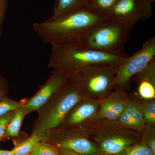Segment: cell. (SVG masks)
Returning a JSON list of instances; mask_svg holds the SVG:
<instances>
[{
	"mask_svg": "<svg viewBox=\"0 0 155 155\" xmlns=\"http://www.w3.org/2000/svg\"><path fill=\"white\" fill-rule=\"evenodd\" d=\"M140 107L146 124L155 126V101L154 99H147L139 97Z\"/></svg>",
	"mask_w": 155,
	"mask_h": 155,
	"instance_id": "e0dca14e",
	"label": "cell"
},
{
	"mask_svg": "<svg viewBox=\"0 0 155 155\" xmlns=\"http://www.w3.org/2000/svg\"><path fill=\"white\" fill-rule=\"evenodd\" d=\"M120 65H97L81 69L67 78L87 97L100 100L109 94Z\"/></svg>",
	"mask_w": 155,
	"mask_h": 155,
	"instance_id": "8992f818",
	"label": "cell"
},
{
	"mask_svg": "<svg viewBox=\"0 0 155 155\" xmlns=\"http://www.w3.org/2000/svg\"><path fill=\"white\" fill-rule=\"evenodd\" d=\"M137 97L138 95L136 92L129 94L125 109L117 120L118 123L123 127L134 130H135L133 118L134 106Z\"/></svg>",
	"mask_w": 155,
	"mask_h": 155,
	"instance_id": "9a60e30c",
	"label": "cell"
},
{
	"mask_svg": "<svg viewBox=\"0 0 155 155\" xmlns=\"http://www.w3.org/2000/svg\"><path fill=\"white\" fill-rule=\"evenodd\" d=\"M67 78L64 73L54 70L36 94L23 104L27 114L38 110L47 104L60 90L66 82Z\"/></svg>",
	"mask_w": 155,
	"mask_h": 155,
	"instance_id": "8fae6325",
	"label": "cell"
},
{
	"mask_svg": "<svg viewBox=\"0 0 155 155\" xmlns=\"http://www.w3.org/2000/svg\"><path fill=\"white\" fill-rule=\"evenodd\" d=\"M153 4L148 0H118L108 14L112 19L134 25L152 16Z\"/></svg>",
	"mask_w": 155,
	"mask_h": 155,
	"instance_id": "9c48e42d",
	"label": "cell"
},
{
	"mask_svg": "<svg viewBox=\"0 0 155 155\" xmlns=\"http://www.w3.org/2000/svg\"><path fill=\"white\" fill-rule=\"evenodd\" d=\"M41 141L38 136L32 134L30 137L15 147L12 151L14 155H29L37 143Z\"/></svg>",
	"mask_w": 155,
	"mask_h": 155,
	"instance_id": "ac0fdd59",
	"label": "cell"
},
{
	"mask_svg": "<svg viewBox=\"0 0 155 155\" xmlns=\"http://www.w3.org/2000/svg\"><path fill=\"white\" fill-rule=\"evenodd\" d=\"M149 1H150V2H152L153 3H154V2H155V0H148Z\"/></svg>",
	"mask_w": 155,
	"mask_h": 155,
	"instance_id": "f1b7e54d",
	"label": "cell"
},
{
	"mask_svg": "<svg viewBox=\"0 0 155 155\" xmlns=\"http://www.w3.org/2000/svg\"><path fill=\"white\" fill-rule=\"evenodd\" d=\"M110 17L91 8L80 9L65 15L35 22L34 31L45 43L53 45L77 44L87 29Z\"/></svg>",
	"mask_w": 155,
	"mask_h": 155,
	"instance_id": "6da1fadb",
	"label": "cell"
},
{
	"mask_svg": "<svg viewBox=\"0 0 155 155\" xmlns=\"http://www.w3.org/2000/svg\"><path fill=\"white\" fill-rule=\"evenodd\" d=\"M54 1V8L51 18H56L80 9L91 8L93 0Z\"/></svg>",
	"mask_w": 155,
	"mask_h": 155,
	"instance_id": "5bb4252c",
	"label": "cell"
},
{
	"mask_svg": "<svg viewBox=\"0 0 155 155\" xmlns=\"http://www.w3.org/2000/svg\"><path fill=\"white\" fill-rule=\"evenodd\" d=\"M0 155H14L12 150H0Z\"/></svg>",
	"mask_w": 155,
	"mask_h": 155,
	"instance_id": "83f0119b",
	"label": "cell"
},
{
	"mask_svg": "<svg viewBox=\"0 0 155 155\" xmlns=\"http://www.w3.org/2000/svg\"><path fill=\"white\" fill-rule=\"evenodd\" d=\"M99 100L86 97L70 110L59 128L89 126L101 119L99 117Z\"/></svg>",
	"mask_w": 155,
	"mask_h": 155,
	"instance_id": "30bf717a",
	"label": "cell"
},
{
	"mask_svg": "<svg viewBox=\"0 0 155 155\" xmlns=\"http://www.w3.org/2000/svg\"><path fill=\"white\" fill-rule=\"evenodd\" d=\"M128 96L126 90L116 89L99 100L100 119L117 121L125 109Z\"/></svg>",
	"mask_w": 155,
	"mask_h": 155,
	"instance_id": "7c38bea8",
	"label": "cell"
},
{
	"mask_svg": "<svg viewBox=\"0 0 155 155\" xmlns=\"http://www.w3.org/2000/svg\"><path fill=\"white\" fill-rule=\"evenodd\" d=\"M140 133L141 140L155 153V126L146 124Z\"/></svg>",
	"mask_w": 155,
	"mask_h": 155,
	"instance_id": "44dd1931",
	"label": "cell"
},
{
	"mask_svg": "<svg viewBox=\"0 0 155 155\" xmlns=\"http://www.w3.org/2000/svg\"><path fill=\"white\" fill-rule=\"evenodd\" d=\"M16 110L11 111L0 117V141L5 137V133L9 123L14 115Z\"/></svg>",
	"mask_w": 155,
	"mask_h": 155,
	"instance_id": "cb8c5ba5",
	"label": "cell"
},
{
	"mask_svg": "<svg viewBox=\"0 0 155 155\" xmlns=\"http://www.w3.org/2000/svg\"><path fill=\"white\" fill-rule=\"evenodd\" d=\"M29 155H61L57 147L45 142L37 143Z\"/></svg>",
	"mask_w": 155,
	"mask_h": 155,
	"instance_id": "ffe728a7",
	"label": "cell"
},
{
	"mask_svg": "<svg viewBox=\"0 0 155 155\" xmlns=\"http://www.w3.org/2000/svg\"><path fill=\"white\" fill-rule=\"evenodd\" d=\"M61 155H81L71 150L58 148Z\"/></svg>",
	"mask_w": 155,
	"mask_h": 155,
	"instance_id": "4316f807",
	"label": "cell"
},
{
	"mask_svg": "<svg viewBox=\"0 0 155 155\" xmlns=\"http://www.w3.org/2000/svg\"><path fill=\"white\" fill-rule=\"evenodd\" d=\"M3 96H0V117L11 111L16 110L22 107V103Z\"/></svg>",
	"mask_w": 155,
	"mask_h": 155,
	"instance_id": "7402d4cb",
	"label": "cell"
},
{
	"mask_svg": "<svg viewBox=\"0 0 155 155\" xmlns=\"http://www.w3.org/2000/svg\"><path fill=\"white\" fill-rule=\"evenodd\" d=\"M87 127L99 148V155L117 154L141 140L140 132L123 127L116 120L100 119Z\"/></svg>",
	"mask_w": 155,
	"mask_h": 155,
	"instance_id": "5b68a950",
	"label": "cell"
},
{
	"mask_svg": "<svg viewBox=\"0 0 155 155\" xmlns=\"http://www.w3.org/2000/svg\"><path fill=\"white\" fill-rule=\"evenodd\" d=\"M8 87V83L5 78L0 74V96H4Z\"/></svg>",
	"mask_w": 155,
	"mask_h": 155,
	"instance_id": "484cf974",
	"label": "cell"
},
{
	"mask_svg": "<svg viewBox=\"0 0 155 155\" xmlns=\"http://www.w3.org/2000/svg\"><path fill=\"white\" fill-rule=\"evenodd\" d=\"M42 141L51 143L57 148L71 150L81 155H99V148L86 126L57 128Z\"/></svg>",
	"mask_w": 155,
	"mask_h": 155,
	"instance_id": "52a82bcc",
	"label": "cell"
},
{
	"mask_svg": "<svg viewBox=\"0 0 155 155\" xmlns=\"http://www.w3.org/2000/svg\"><path fill=\"white\" fill-rule=\"evenodd\" d=\"M115 155H155L142 140Z\"/></svg>",
	"mask_w": 155,
	"mask_h": 155,
	"instance_id": "d6986e66",
	"label": "cell"
},
{
	"mask_svg": "<svg viewBox=\"0 0 155 155\" xmlns=\"http://www.w3.org/2000/svg\"><path fill=\"white\" fill-rule=\"evenodd\" d=\"M51 46L48 66L64 73L67 77L89 66L120 65L128 57L81 48L77 44Z\"/></svg>",
	"mask_w": 155,
	"mask_h": 155,
	"instance_id": "3957f363",
	"label": "cell"
},
{
	"mask_svg": "<svg viewBox=\"0 0 155 155\" xmlns=\"http://www.w3.org/2000/svg\"><path fill=\"white\" fill-rule=\"evenodd\" d=\"M9 0H0V37L3 32V25L5 18Z\"/></svg>",
	"mask_w": 155,
	"mask_h": 155,
	"instance_id": "d4e9b609",
	"label": "cell"
},
{
	"mask_svg": "<svg viewBox=\"0 0 155 155\" xmlns=\"http://www.w3.org/2000/svg\"><path fill=\"white\" fill-rule=\"evenodd\" d=\"M134 25L109 17L87 29L77 45L85 49L127 57L124 48L130 39Z\"/></svg>",
	"mask_w": 155,
	"mask_h": 155,
	"instance_id": "7a4b0ae2",
	"label": "cell"
},
{
	"mask_svg": "<svg viewBox=\"0 0 155 155\" xmlns=\"http://www.w3.org/2000/svg\"><path fill=\"white\" fill-rule=\"evenodd\" d=\"M155 58V36L149 39L141 49L128 57L119 67L113 89L126 90L131 78L142 71Z\"/></svg>",
	"mask_w": 155,
	"mask_h": 155,
	"instance_id": "ba28073f",
	"label": "cell"
},
{
	"mask_svg": "<svg viewBox=\"0 0 155 155\" xmlns=\"http://www.w3.org/2000/svg\"><path fill=\"white\" fill-rule=\"evenodd\" d=\"M137 84V94L141 98H155V58L140 72L134 76L133 80Z\"/></svg>",
	"mask_w": 155,
	"mask_h": 155,
	"instance_id": "4fadbf2b",
	"label": "cell"
},
{
	"mask_svg": "<svg viewBox=\"0 0 155 155\" xmlns=\"http://www.w3.org/2000/svg\"><path fill=\"white\" fill-rule=\"evenodd\" d=\"M86 97L79 87L67 78L60 90L38 110V118L32 134L38 136L41 141H43L49 134L60 127L70 110Z\"/></svg>",
	"mask_w": 155,
	"mask_h": 155,
	"instance_id": "277c9868",
	"label": "cell"
},
{
	"mask_svg": "<svg viewBox=\"0 0 155 155\" xmlns=\"http://www.w3.org/2000/svg\"><path fill=\"white\" fill-rule=\"evenodd\" d=\"M118 1V0H93L91 8L98 12L108 14Z\"/></svg>",
	"mask_w": 155,
	"mask_h": 155,
	"instance_id": "603a6c76",
	"label": "cell"
},
{
	"mask_svg": "<svg viewBox=\"0 0 155 155\" xmlns=\"http://www.w3.org/2000/svg\"><path fill=\"white\" fill-rule=\"evenodd\" d=\"M27 115L26 110L22 105L15 111V114L9 123L5 133V137H18L19 136V131L22 126V121L25 116Z\"/></svg>",
	"mask_w": 155,
	"mask_h": 155,
	"instance_id": "2e32d148",
	"label": "cell"
}]
</instances>
